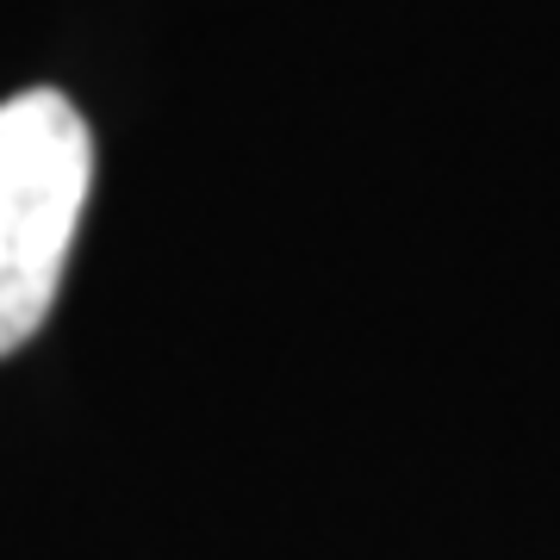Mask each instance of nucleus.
I'll list each match as a JSON object with an SVG mask.
<instances>
[{
    "instance_id": "nucleus-1",
    "label": "nucleus",
    "mask_w": 560,
    "mask_h": 560,
    "mask_svg": "<svg viewBox=\"0 0 560 560\" xmlns=\"http://www.w3.org/2000/svg\"><path fill=\"white\" fill-rule=\"evenodd\" d=\"M88 180L94 138L62 94L32 88L0 101V355H13L57 300Z\"/></svg>"
}]
</instances>
